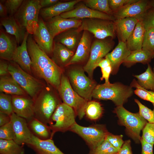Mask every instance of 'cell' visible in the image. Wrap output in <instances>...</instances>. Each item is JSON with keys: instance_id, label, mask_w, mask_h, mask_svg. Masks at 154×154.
<instances>
[{"instance_id": "1", "label": "cell", "mask_w": 154, "mask_h": 154, "mask_svg": "<svg viewBox=\"0 0 154 154\" xmlns=\"http://www.w3.org/2000/svg\"><path fill=\"white\" fill-rule=\"evenodd\" d=\"M31 35L29 34L28 36L27 46L32 62V73L58 90L63 74L62 69L40 48Z\"/></svg>"}, {"instance_id": "2", "label": "cell", "mask_w": 154, "mask_h": 154, "mask_svg": "<svg viewBox=\"0 0 154 154\" xmlns=\"http://www.w3.org/2000/svg\"><path fill=\"white\" fill-rule=\"evenodd\" d=\"M50 88L45 85L34 100V117L47 125L52 116L62 103Z\"/></svg>"}, {"instance_id": "3", "label": "cell", "mask_w": 154, "mask_h": 154, "mask_svg": "<svg viewBox=\"0 0 154 154\" xmlns=\"http://www.w3.org/2000/svg\"><path fill=\"white\" fill-rule=\"evenodd\" d=\"M133 92L131 86L118 82L104 83L96 85L93 91L92 96L99 100H111L116 106H123Z\"/></svg>"}, {"instance_id": "4", "label": "cell", "mask_w": 154, "mask_h": 154, "mask_svg": "<svg viewBox=\"0 0 154 154\" xmlns=\"http://www.w3.org/2000/svg\"><path fill=\"white\" fill-rule=\"evenodd\" d=\"M41 9L40 0H24L14 16L21 26L33 35L38 26V15Z\"/></svg>"}, {"instance_id": "5", "label": "cell", "mask_w": 154, "mask_h": 154, "mask_svg": "<svg viewBox=\"0 0 154 154\" xmlns=\"http://www.w3.org/2000/svg\"><path fill=\"white\" fill-rule=\"evenodd\" d=\"M9 74L34 100L45 86L41 80L23 70L13 61L9 62Z\"/></svg>"}, {"instance_id": "6", "label": "cell", "mask_w": 154, "mask_h": 154, "mask_svg": "<svg viewBox=\"0 0 154 154\" xmlns=\"http://www.w3.org/2000/svg\"><path fill=\"white\" fill-rule=\"evenodd\" d=\"M119 123L126 127L128 135L137 143L140 142V133L146 123L147 121L139 113H131L123 106H117L115 109Z\"/></svg>"}, {"instance_id": "7", "label": "cell", "mask_w": 154, "mask_h": 154, "mask_svg": "<svg viewBox=\"0 0 154 154\" xmlns=\"http://www.w3.org/2000/svg\"><path fill=\"white\" fill-rule=\"evenodd\" d=\"M76 114L73 109L64 103H61L52 116L48 125L52 132V138L57 132L70 130L76 122Z\"/></svg>"}, {"instance_id": "8", "label": "cell", "mask_w": 154, "mask_h": 154, "mask_svg": "<svg viewBox=\"0 0 154 154\" xmlns=\"http://www.w3.org/2000/svg\"><path fill=\"white\" fill-rule=\"evenodd\" d=\"M64 103L72 108L79 119L85 115L88 101L80 96L72 88L68 78L62 74L58 90Z\"/></svg>"}, {"instance_id": "9", "label": "cell", "mask_w": 154, "mask_h": 154, "mask_svg": "<svg viewBox=\"0 0 154 154\" xmlns=\"http://www.w3.org/2000/svg\"><path fill=\"white\" fill-rule=\"evenodd\" d=\"M83 69L73 68L69 70L68 76L73 90L88 101H90L93 91L96 86V83L85 74Z\"/></svg>"}, {"instance_id": "10", "label": "cell", "mask_w": 154, "mask_h": 154, "mask_svg": "<svg viewBox=\"0 0 154 154\" xmlns=\"http://www.w3.org/2000/svg\"><path fill=\"white\" fill-rule=\"evenodd\" d=\"M82 19L81 25L78 28L79 30L87 31L92 34L96 38H113L116 35L114 21L98 18Z\"/></svg>"}, {"instance_id": "11", "label": "cell", "mask_w": 154, "mask_h": 154, "mask_svg": "<svg viewBox=\"0 0 154 154\" xmlns=\"http://www.w3.org/2000/svg\"><path fill=\"white\" fill-rule=\"evenodd\" d=\"M111 37L102 39L96 38L92 43L90 56L83 69L92 79L94 70L98 63L113 48L114 42Z\"/></svg>"}, {"instance_id": "12", "label": "cell", "mask_w": 154, "mask_h": 154, "mask_svg": "<svg viewBox=\"0 0 154 154\" xmlns=\"http://www.w3.org/2000/svg\"><path fill=\"white\" fill-rule=\"evenodd\" d=\"M69 131L80 136L90 150L94 149L100 144L109 133L104 125L97 124L84 127L78 125L76 122Z\"/></svg>"}, {"instance_id": "13", "label": "cell", "mask_w": 154, "mask_h": 154, "mask_svg": "<svg viewBox=\"0 0 154 154\" xmlns=\"http://www.w3.org/2000/svg\"><path fill=\"white\" fill-rule=\"evenodd\" d=\"M60 15L65 18H75L80 19L98 18L112 21L116 20L113 16L88 7L82 1L76 4L73 9L62 13Z\"/></svg>"}, {"instance_id": "14", "label": "cell", "mask_w": 154, "mask_h": 154, "mask_svg": "<svg viewBox=\"0 0 154 154\" xmlns=\"http://www.w3.org/2000/svg\"><path fill=\"white\" fill-rule=\"evenodd\" d=\"M46 25L54 38L56 35L72 28H79L82 19L75 18H65L60 15L44 21Z\"/></svg>"}, {"instance_id": "15", "label": "cell", "mask_w": 154, "mask_h": 154, "mask_svg": "<svg viewBox=\"0 0 154 154\" xmlns=\"http://www.w3.org/2000/svg\"><path fill=\"white\" fill-rule=\"evenodd\" d=\"M13 111L28 120L34 117V100L28 95H12Z\"/></svg>"}, {"instance_id": "16", "label": "cell", "mask_w": 154, "mask_h": 154, "mask_svg": "<svg viewBox=\"0 0 154 154\" xmlns=\"http://www.w3.org/2000/svg\"><path fill=\"white\" fill-rule=\"evenodd\" d=\"M10 117L14 135V140L19 145L25 144L33 135L28 127L27 120L13 112Z\"/></svg>"}, {"instance_id": "17", "label": "cell", "mask_w": 154, "mask_h": 154, "mask_svg": "<svg viewBox=\"0 0 154 154\" xmlns=\"http://www.w3.org/2000/svg\"><path fill=\"white\" fill-rule=\"evenodd\" d=\"M150 8L149 0H138L135 2L124 6L114 13L113 16L116 19L132 17L139 20Z\"/></svg>"}, {"instance_id": "18", "label": "cell", "mask_w": 154, "mask_h": 154, "mask_svg": "<svg viewBox=\"0 0 154 154\" xmlns=\"http://www.w3.org/2000/svg\"><path fill=\"white\" fill-rule=\"evenodd\" d=\"M33 35L35 41L40 48L49 57L52 56L54 38L41 17H39L38 26Z\"/></svg>"}, {"instance_id": "19", "label": "cell", "mask_w": 154, "mask_h": 154, "mask_svg": "<svg viewBox=\"0 0 154 154\" xmlns=\"http://www.w3.org/2000/svg\"><path fill=\"white\" fill-rule=\"evenodd\" d=\"M25 144L36 154H65L55 145L52 139L41 140L33 135Z\"/></svg>"}, {"instance_id": "20", "label": "cell", "mask_w": 154, "mask_h": 154, "mask_svg": "<svg viewBox=\"0 0 154 154\" xmlns=\"http://www.w3.org/2000/svg\"><path fill=\"white\" fill-rule=\"evenodd\" d=\"M92 43L90 33L83 31L81 40L69 65L82 62L89 58Z\"/></svg>"}, {"instance_id": "21", "label": "cell", "mask_w": 154, "mask_h": 154, "mask_svg": "<svg viewBox=\"0 0 154 154\" xmlns=\"http://www.w3.org/2000/svg\"><path fill=\"white\" fill-rule=\"evenodd\" d=\"M138 20L132 17L114 21L116 35L119 41L126 42L133 33Z\"/></svg>"}, {"instance_id": "22", "label": "cell", "mask_w": 154, "mask_h": 154, "mask_svg": "<svg viewBox=\"0 0 154 154\" xmlns=\"http://www.w3.org/2000/svg\"><path fill=\"white\" fill-rule=\"evenodd\" d=\"M131 52L128 49L126 42L119 41L117 45L113 51L106 55V56L111 62L112 74H116L117 72L120 65Z\"/></svg>"}, {"instance_id": "23", "label": "cell", "mask_w": 154, "mask_h": 154, "mask_svg": "<svg viewBox=\"0 0 154 154\" xmlns=\"http://www.w3.org/2000/svg\"><path fill=\"white\" fill-rule=\"evenodd\" d=\"M29 34L27 32L21 45L18 46L13 57L12 61L17 64L24 71L32 74V62L29 54L27 40Z\"/></svg>"}, {"instance_id": "24", "label": "cell", "mask_w": 154, "mask_h": 154, "mask_svg": "<svg viewBox=\"0 0 154 154\" xmlns=\"http://www.w3.org/2000/svg\"><path fill=\"white\" fill-rule=\"evenodd\" d=\"M78 28H72L56 35L54 41L61 43L71 50H76L81 39L82 33Z\"/></svg>"}, {"instance_id": "25", "label": "cell", "mask_w": 154, "mask_h": 154, "mask_svg": "<svg viewBox=\"0 0 154 154\" xmlns=\"http://www.w3.org/2000/svg\"><path fill=\"white\" fill-rule=\"evenodd\" d=\"M82 1L75 0L65 2L59 1L50 7L42 8L40 14L43 20L45 21L73 9L76 5Z\"/></svg>"}, {"instance_id": "26", "label": "cell", "mask_w": 154, "mask_h": 154, "mask_svg": "<svg viewBox=\"0 0 154 154\" xmlns=\"http://www.w3.org/2000/svg\"><path fill=\"white\" fill-rule=\"evenodd\" d=\"M74 54L64 45L54 41L51 59L61 68L69 65Z\"/></svg>"}, {"instance_id": "27", "label": "cell", "mask_w": 154, "mask_h": 154, "mask_svg": "<svg viewBox=\"0 0 154 154\" xmlns=\"http://www.w3.org/2000/svg\"><path fill=\"white\" fill-rule=\"evenodd\" d=\"M15 39L7 33L0 30V58L9 62L12 60L14 54L18 47Z\"/></svg>"}, {"instance_id": "28", "label": "cell", "mask_w": 154, "mask_h": 154, "mask_svg": "<svg viewBox=\"0 0 154 154\" xmlns=\"http://www.w3.org/2000/svg\"><path fill=\"white\" fill-rule=\"evenodd\" d=\"M0 25L4 27L7 33L14 36L18 44L22 42L27 31L19 24L14 16L1 18Z\"/></svg>"}, {"instance_id": "29", "label": "cell", "mask_w": 154, "mask_h": 154, "mask_svg": "<svg viewBox=\"0 0 154 154\" xmlns=\"http://www.w3.org/2000/svg\"><path fill=\"white\" fill-rule=\"evenodd\" d=\"M0 91L11 95H28L10 74L0 77Z\"/></svg>"}, {"instance_id": "30", "label": "cell", "mask_w": 154, "mask_h": 154, "mask_svg": "<svg viewBox=\"0 0 154 154\" xmlns=\"http://www.w3.org/2000/svg\"><path fill=\"white\" fill-rule=\"evenodd\" d=\"M145 31L142 22L138 20L133 33L126 42L131 52L142 49Z\"/></svg>"}, {"instance_id": "31", "label": "cell", "mask_w": 154, "mask_h": 154, "mask_svg": "<svg viewBox=\"0 0 154 154\" xmlns=\"http://www.w3.org/2000/svg\"><path fill=\"white\" fill-rule=\"evenodd\" d=\"M27 121L28 127L34 135L41 140L52 139L51 131L48 125L34 117Z\"/></svg>"}, {"instance_id": "32", "label": "cell", "mask_w": 154, "mask_h": 154, "mask_svg": "<svg viewBox=\"0 0 154 154\" xmlns=\"http://www.w3.org/2000/svg\"><path fill=\"white\" fill-rule=\"evenodd\" d=\"M153 58L148 52L141 49L131 51L123 63L127 66H130L137 63H141L144 64H148Z\"/></svg>"}, {"instance_id": "33", "label": "cell", "mask_w": 154, "mask_h": 154, "mask_svg": "<svg viewBox=\"0 0 154 154\" xmlns=\"http://www.w3.org/2000/svg\"><path fill=\"white\" fill-rule=\"evenodd\" d=\"M134 76L137 79V82L141 87L154 92V73L149 64H148L147 68L144 72Z\"/></svg>"}, {"instance_id": "34", "label": "cell", "mask_w": 154, "mask_h": 154, "mask_svg": "<svg viewBox=\"0 0 154 154\" xmlns=\"http://www.w3.org/2000/svg\"><path fill=\"white\" fill-rule=\"evenodd\" d=\"M25 153L23 146L14 140L0 139V154H24Z\"/></svg>"}, {"instance_id": "35", "label": "cell", "mask_w": 154, "mask_h": 154, "mask_svg": "<svg viewBox=\"0 0 154 154\" xmlns=\"http://www.w3.org/2000/svg\"><path fill=\"white\" fill-rule=\"evenodd\" d=\"M82 2L88 7L99 11L113 16L110 8L108 0H85Z\"/></svg>"}, {"instance_id": "36", "label": "cell", "mask_w": 154, "mask_h": 154, "mask_svg": "<svg viewBox=\"0 0 154 154\" xmlns=\"http://www.w3.org/2000/svg\"><path fill=\"white\" fill-rule=\"evenodd\" d=\"M102 107L100 104L97 102L89 101L88 102L85 109V114L91 120H96L102 115Z\"/></svg>"}, {"instance_id": "37", "label": "cell", "mask_w": 154, "mask_h": 154, "mask_svg": "<svg viewBox=\"0 0 154 154\" xmlns=\"http://www.w3.org/2000/svg\"><path fill=\"white\" fill-rule=\"evenodd\" d=\"M142 49L148 52L154 58V29L146 31Z\"/></svg>"}, {"instance_id": "38", "label": "cell", "mask_w": 154, "mask_h": 154, "mask_svg": "<svg viewBox=\"0 0 154 154\" xmlns=\"http://www.w3.org/2000/svg\"><path fill=\"white\" fill-rule=\"evenodd\" d=\"M0 112L10 116L13 113L12 95L2 92L0 93Z\"/></svg>"}, {"instance_id": "39", "label": "cell", "mask_w": 154, "mask_h": 154, "mask_svg": "<svg viewBox=\"0 0 154 154\" xmlns=\"http://www.w3.org/2000/svg\"><path fill=\"white\" fill-rule=\"evenodd\" d=\"M118 151L106 139L96 148L90 150L88 154H113L118 153Z\"/></svg>"}, {"instance_id": "40", "label": "cell", "mask_w": 154, "mask_h": 154, "mask_svg": "<svg viewBox=\"0 0 154 154\" xmlns=\"http://www.w3.org/2000/svg\"><path fill=\"white\" fill-rule=\"evenodd\" d=\"M131 87L136 89L134 91V93L140 98L154 104V97L138 84L137 81L134 79L131 83Z\"/></svg>"}, {"instance_id": "41", "label": "cell", "mask_w": 154, "mask_h": 154, "mask_svg": "<svg viewBox=\"0 0 154 154\" xmlns=\"http://www.w3.org/2000/svg\"><path fill=\"white\" fill-rule=\"evenodd\" d=\"M139 21L142 22L146 31L154 29V8L149 9Z\"/></svg>"}, {"instance_id": "42", "label": "cell", "mask_w": 154, "mask_h": 154, "mask_svg": "<svg viewBox=\"0 0 154 154\" xmlns=\"http://www.w3.org/2000/svg\"><path fill=\"white\" fill-rule=\"evenodd\" d=\"M134 101L138 105L139 113L141 116L148 121V123H154V111L143 105L137 99H135Z\"/></svg>"}, {"instance_id": "43", "label": "cell", "mask_w": 154, "mask_h": 154, "mask_svg": "<svg viewBox=\"0 0 154 154\" xmlns=\"http://www.w3.org/2000/svg\"><path fill=\"white\" fill-rule=\"evenodd\" d=\"M141 138L145 142L154 145V123H147L143 129Z\"/></svg>"}, {"instance_id": "44", "label": "cell", "mask_w": 154, "mask_h": 154, "mask_svg": "<svg viewBox=\"0 0 154 154\" xmlns=\"http://www.w3.org/2000/svg\"><path fill=\"white\" fill-rule=\"evenodd\" d=\"M23 0H7L4 4L9 16H14L22 5Z\"/></svg>"}, {"instance_id": "45", "label": "cell", "mask_w": 154, "mask_h": 154, "mask_svg": "<svg viewBox=\"0 0 154 154\" xmlns=\"http://www.w3.org/2000/svg\"><path fill=\"white\" fill-rule=\"evenodd\" d=\"M123 135H114L109 132L105 139L119 151L124 142L123 140Z\"/></svg>"}, {"instance_id": "46", "label": "cell", "mask_w": 154, "mask_h": 154, "mask_svg": "<svg viewBox=\"0 0 154 154\" xmlns=\"http://www.w3.org/2000/svg\"><path fill=\"white\" fill-rule=\"evenodd\" d=\"M138 1V0H108V3L110 8L113 13L124 6L135 2Z\"/></svg>"}, {"instance_id": "47", "label": "cell", "mask_w": 154, "mask_h": 154, "mask_svg": "<svg viewBox=\"0 0 154 154\" xmlns=\"http://www.w3.org/2000/svg\"><path fill=\"white\" fill-rule=\"evenodd\" d=\"M14 138L13 131L10 122L0 127V139L13 140Z\"/></svg>"}, {"instance_id": "48", "label": "cell", "mask_w": 154, "mask_h": 154, "mask_svg": "<svg viewBox=\"0 0 154 154\" xmlns=\"http://www.w3.org/2000/svg\"><path fill=\"white\" fill-rule=\"evenodd\" d=\"M140 142L141 144V154H153V145L146 143L141 138Z\"/></svg>"}, {"instance_id": "49", "label": "cell", "mask_w": 154, "mask_h": 154, "mask_svg": "<svg viewBox=\"0 0 154 154\" xmlns=\"http://www.w3.org/2000/svg\"><path fill=\"white\" fill-rule=\"evenodd\" d=\"M130 140L125 141L118 151V154H133L131 146Z\"/></svg>"}, {"instance_id": "50", "label": "cell", "mask_w": 154, "mask_h": 154, "mask_svg": "<svg viewBox=\"0 0 154 154\" xmlns=\"http://www.w3.org/2000/svg\"><path fill=\"white\" fill-rule=\"evenodd\" d=\"M102 76L101 78V80L104 79L105 83L106 84L110 83L109 78L110 74L112 72V67L111 65L108 66L101 68Z\"/></svg>"}, {"instance_id": "51", "label": "cell", "mask_w": 154, "mask_h": 154, "mask_svg": "<svg viewBox=\"0 0 154 154\" xmlns=\"http://www.w3.org/2000/svg\"><path fill=\"white\" fill-rule=\"evenodd\" d=\"M9 62L1 59L0 61V76H2L9 74L8 67Z\"/></svg>"}, {"instance_id": "52", "label": "cell", "mask_w": 154, "mask_h": 154, "mask_svg": "<svg viewBox=\"0 0 154 154\" xmlns=\"http://www.w3.org/2000/svg\"><path fill=\"white\" fill-rule=\"evenodd\" d=\"M42 8L50 7L59 1L58 0H40Z\"/></svg>"}, {"instance_id": "53", "label": "cell", "mask_w": 154, "mask_h": 154, "mask_svg": "<svg viewBox=\"0 0 154 154\" xmlns=\"http://www.w3.org/2000/svg\"><path fill=\"white\" fill-rule=\"evenodd\" d=\"M10 116L0 112V127L7 124L10 122Z\"/></svg>"}, {"instance_id": "54", "label": "cell", "mask_w": 154, "mask_h": 154, "mask_svg": "<svg viewBox=\"0 0 154 154\" xmlns=\"http://www.w3.org/2000/svg\"><path fill=\"white\" fill-rule=\"evenodd\" d=\"M111 65V63L109 59L106 56L104 58L102 59L98 63L97 67L99 66L101 68L105 67Z\"/></svg>"}, {"instance_id": "55", "label": "cell", "mask_w": 154, "mask_h": 154, "mask_svg": "<svg viewBox=\"0 0 154 154\" xmlns=\"http://www.w3.org/2000/svg\"><path fill=\"white\" fill-rule=\"evenodd\" d=\"M8 14L7 9L4 5H3L1 1L0 2V16L1 18L7 17Z\"/></svg>"}, {"instance_id": "56", "label": "cell", "mask_w": 154, "mask_h": 154, "mask_svg": "<svg viewBox=\"0 0 154 154\" xmlns=\"http://www.w3.org/2000/svg\"><path fill=\"white\" fill-rule=\"evenodd\" d=\"M149 4L151 7L154 8V0H149Z\"/></svg>"}, {"instance_id": "57", "label": "cell", "mask_w": 154, "mask_h": 154, "mask_svg": "<svg viewBox=\"0 0 154 154\" xmlns=\"http://www.w3.org/2000/svg\"><path fill=\"white\" fill-rule=\"evenodd\" d=\"M144 90H145L147 92L149 93L150 94H151L153 97H154V92L148 90H146L144 88H143ZM153 106V111H154V104H152Z\"/></svg>"}, {"instance_id": "58", "label": "cell", "mask_w": 154, "mask_h": 154, "mask_svg": "<svg viewBox=\"0 0 154 154\" xmlns=\"http://www.w3.org/2000/svg\"><path fill=\"white\" fill-rule=\"evenodd\" d=\"M153 72L154 73V67H153Z\"/></svg>"}, {"instance_id": "59", "label": "cell", "mask_w": 154, "mask_h": 154, "mask_svg": "<svg viewBox=\"0 0 154 154\" xmlns=\"http://www.w3.org/2000/svg\"><path fill=\"white\" fill-rule=\"evenodd\" d=\"M118 154V153H114V154Z\"/></svg>"}, {"instance_id": "60", "label": "cell", "mask_w": 154, "mask_h": 154, "mask_svg": "<svg viewBox=\"0 0 154 154\" xmlns=\"http://www.w3.org/2000/svg\"></svg>"}]
</instances>
